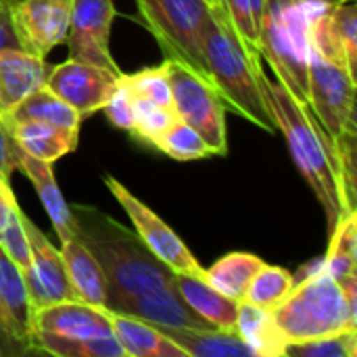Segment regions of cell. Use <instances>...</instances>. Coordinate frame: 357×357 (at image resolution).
I'll list each match as a JSON object with an SVG mask.
<instances>
[{
    "mask_svg": "<svg viewBox=\"0 0 357 357\" xmlns=\"http://www.w3.org/2000/svg\"><path fill=\"white\" fill-rule=\"evenodd\" d=\"M75 236L98 261L107 280V310L121 299L172 284L174 270L157 259L140 236L98 207L73 205Z\"/></svg>",
    "mask_w": 357,
    "mask_h": 357,
    "instance_id": "1",
    "label": "cell"
},
{
    "mask_svg": "<svg viewBox=\"0 0 357 357\" xmlns=\"http://www.w3.org/2000/svg\"><path fill=\"white\" fill-rule=\"evenodd\" d=\"M257 84L278 132L287 138L295 165L324 207L331 234L343 218L335 142L318 123L307 105L299 102L282 84L266 75L264 63L257 65Z\"/></svg>",
    "mask_w": 357,
    "mask_h": 357,
    "instance_id": "2",
    "label": "cell"
},
{
    "mask_svg": "<svg viewBox=\"0 0 357 357\" xmlns=\"http://www.w3.org/2000/svg\"><path fill=\"white\" fill-rule=\"evenodd\" d=\"M211 15L213 19L205 29L201 48L207 82L213 86L226 111H232L268 134L278 132L257 84V65L264 63L261 56L249 54L232 29L224 6H211Z\"/></svg>",
    "mask_w": 357,
    "mask_h": 357,
    "instance_id": "3",
    "label": "cell"
},
{
    "mask_svg": "<svg viewBox=\"0 0 357 357\" xmlns=\"http://www.w3.org/2000/svg\"><path fill=\"white\" fill-rule=\"evenodd\" d=\"M272 314L287 343L357 331V303L347 299L343 284L322 268V259L299 284L295 282L287 299Z\"/></svg>",
    "mask_w": 357,
    "mask_h": 357,
    "instance_id": "4",
    "label": "cell"
},
{
    "mask_svg": "<svg viewBox=\"0 0 357 357\" xmlns=\"http://www.w3.org/2000/svg\"><path fill=\"white\" fill-rule=\"evenodd\" d=\"M320 6L314 0H266L259 36L261 61L270 63L276 82L303 105L310 86V23Z\"/></svg>",
    "mask_w": 357,
    "mask_h": 357,
    "instance_id": "5",
    "label": "cell"
},
{
    "mask_svg": "<svg viewBox=\"0 0 357 357\" xmlns=\"http://www.w3.org/2000/svg\"><path fill=\"white\" fill-rule=\"evenodd\" d=\"M142 25L153 33L165 59L178 61L205 77L203 36L211 23L207 0H134ZM207 79V77H205Z\"/></svg>",
    "mask_w": 357,
    "mask_h": 357,
    "instance_id": "6",
    "label": "cell"
},
{
    "mask_svg": "<svg viewBox=\"0 0 357 357\" xmlns=\"http://www.w3.org/2000/svg\"><path fill=\"white\" fill-rule=\"evenodd\" d=\"M167 75L172 88L174 111L180 121L188 123L199 132V136L209 146L211 155H228V128H226V109L215 94L213 86L195 69L169 61Z\"/></svg>",
    "mask_w": 357,
    "mask_h": 357,
    "instance_id": "7",
    "label": "cell"
},
{
    "mask_svg": "<svg viewBox=\"0 0 357 357\" xmlns=\"http://www.w3.org/2000/svg\"><path fill=\"white\" fill-rule=\"evenodd\" d=\"M307 107L335 142L356 126V79L339 65L312 50Z\"/></svg>",
    "mask_w": 357,
    "mask_h": 357,
    "instance_id": "8",
    "label": "cell"
},
{
    "mask_svg": "<svg viewBox=\"0 0 357 357\" xmlns=\"http://www.w3.org/2000/svg\"><path fill=\"white\" fill-rule=\"evenodd\" d=\"M105 186L111 190V195L117 199V203L126 209L134 224V232L140 236V241L149 247V251L161 259L167 268L174 272H188L197 276H205V270L197 261V257L190 253V249L184 245V241L138 197H134L117 178L105 176Z\"/></svg>",
    "mask_w": 357,
    "mask_h": 357,
    "instance_id": "9",
    "label": "cell"
},
{
    "mask_svg": "<svg viewBox=\"0 0 357 357\" xmlns=\"http://www.w3.org/2000/svg\"><path fill=\"white\" fill-rule=\"evenodd\" d=\"M117 17L113 0H73L65 38L69 59L123 73L111 54V27Z\"/></svg>",
    "mask_w": 357,
    "mask_h": 357,
    "instance_id": "10",
    "label": "cell"
},
{
    "mask_svg": "<svg viewBox=\"0 0 357 357\" xmlns=\"http://www.w3.org/2000/svg\"><path fill=\"white\" fill-rule=\"evenodd\" d=\"M21 220H23V228H25L27 243H29V253H31L29 268L21 270L25 291L31 303V316L36 310L44 305L77 299L69 284L61 249H56L25 213H21Z\"/></svg>",
    "mask_w": 357,
    "mask_h": 357,
    "instance_id": "11",
    "label": "cell"
},
{
    "mask_svg": "<svg viewBox=\"0 0 357 357\" xmlns=\"http://www.w3.org/2000/svg\"><path fill=\"white\" fill-rule=\"evenodd\" d=\"M119 77L121 73H113L105 67L67 59L65 63L50 65L44 86L82 117H88L105 107L119 84Z\"/></svg>",
    "mask_w": 357,
    "mask_h": 357,
    "instance_id": "12",
    "label": "cell"
},
{
    "mask_svg": "<svg viewBox=\"0 0 357 357\" xmlns=\"http://www.w3.org/2000/svg\"><path fill=\"white\" fill-rule=\"evenodd\" d=\"M73 0H13V19L27 54L46 59L65 44Z\"/></svg>",
    "mask_w": 357,
    "mask_h": 357,
    "instance_id": "13",
    "label": "cell"
},
{
    "mask_svg": "<svg viewBox=\"0 0 357 357\" xmlns=\"http://www.w3.org/2000/svg\"><path fill=\"white\" fill-rule=\"evenodd\" d=\"M33 333H52L67 339L113 337L105 307H96L79 299L56 301L36 310L31 316V335Z\"/></svg>",
    "mask_w": 357,
    "mask_h": 357,
    "instance_id": "14",
    "label": "cell"
},
{
    "mask_svg": "<svg viewBox=\"0 0 357 357\" xmlns=\"http://www.w3.org/2000/svg\"><path fill=\"white\" fill-rule=\"evenodd\" d=\"M140 320H146L155 326H190V328H213L203 318H199L174 291V287H159L142 295L121 299L111 307Z\"/></svg>",
    "mask_w": 357,
    "mask_h": 357,
    "instance_id": "15",
    "label": "cell"
},
{
    "mask_svg": "<svg viewBox=\"0 0 357 357\" xmlns=\"http://www.w3.org/2000/svg\"><path fill=\"white\" fill-rule=\"evenodd\" d=\"M15 169L23 172L27 176V180L31 182V186L36 188V195H38L40 203L44 205L61 245L67 243L69 238H73L75 236V222L71 215V205H67V201H65V197H63V192L54 180L52 163L29 157L27 153H23L17 146Z\"/></svg>",
    "mask_w": 357,
    "mask_h": 357,
    "instance_id": "16",
    "label": "cell"
},
{
    "mask_svg": "<svg viewBox=\"0 0 357 357\" xmlns=\"http://www.w3.org/2000/svg\"><path fill=\"white\" fill-rule=\"evenodd\" d=\"M172 287L182 297V301L209 326L234 331L238 303L215 291L205 276L188 274V272H174Z\"/></svg>",
    "mask_w": 357,
    "mask_h": 357,
    "instance_id": "17",
    "label": "cell"
},
{
    "mask_svg": "<svg viewBox=\"0 0 357 357\" xmlns=\"http://www.w3.org/2000/svg\"><path fill=\"white\" fill-rule=\"evenodd\" d=\"M50 65L46 59L21 50L0 52V117L13 109L23 96L44 86Z\"/></svg>",
    "mask_w": 357,
    "mask_h": 357,
    "instance_id": "18",
    "label": "cell"
},
{
    "mask_svg": "<svg viewBox=\"0 0 357 357\" xmlns=\"http://www.w3.org/2000/svg\"><path fill=\"white\" fill-rule=\"evenodd\" d=\"M105 312L109 316L113 337L121 345L126 357H186L155 324L107 307Z\"/></svg>",
    "mask_w": 357,
    "mask_h": 357,
    "instance_id": "19",
    "label": "cell"
},
{
    "mask_svg": "<svg viewBox=\"0 0 357 357\" xmlns=\"http://www.w3.org/2000/svg\"><path fill=\"white\" fill-rule=\"evenodd\" d=\"M186 357H257L238 337L236 331L224 328H190V326H157Z\"/></svg>",
    "mask_w": 357,
    "mask_h": 357,
    "instance_id": "20",
    "label": "cell"
},
{
    "mask_svg": "<svg viewBox=\"0 0 357 357\" xmlns=\"http://www.w3.org/2000/svg\"><path fill=\"white\" fill-rule=\"evenodd\" d=\"M6 130L23 153L46 163H56L61 157L73 153L79 142V132L42 121H19L6 126Z\"/></svg>",
    "mask_w": 357,
    "mask_h": 357,
    "instance_id": "21",
    "label": "cell"
},
{
    "mask_svg": "<svg viewBox=\"0 0 357 357\" xmlns=\"http://www.w3.org/2000/svg\"><path fill=\"white\" fill-rule=\"evenodd\" d=\"M61 255H63L65 272H67V278L75 297L90 305L105 307L107 305V280L98 261L88 251V247L77 236H73L61 245Z\"/></svg>",
    "mask_w": 357,
    "mask_h": 357,
    "instance_id": "22",
    "label": "cell"
},
{
    "mask_svg": "<svg viewBox=\"0 0 357 357\" xmlns=\"http://www.w3.org/2000/svg\"><path fill=\"white\" fill-rule=\"evenodd\" d=\"M0 121L4 123V128L19 121H42L79 132L84 117L65 100H61L54 92H50L46 86H40L27 96H23L13 109H8L0 117Z\"/></svg>",
    "mask_w": 357,
    "mask_h": 357,
    "instance_id": "23",
    "label": "cell"
},
{
    "mask_svg": "<svg viewBox=\"0 0 357 357\" xmlns=\"http://www.w3.org/2000/svg\"><path fill=\"white\" fill-rule=\"evenodd\" d=\"M234 331L257 357H284V349L289 343L282 331L278 328L272 310L241 301Z\"/></svg>",
    "mask_w": 357,
    "mask_h": 357,
    "instance_id": "24",
    "label": "cell"
},
{
    "mask_svg": "<svg viewBox=\"0 0 357 357\" xmlns=\"http://www.w3.org/2000/svg\"><path fill=\"white\" fill-rule=\"evenodd\" d=\"M264 264L266 261L253 253L234 251L220 257L209 270H205V280L228 299L241 303L253 276L264 268Z\"/></svg>",
    "mask_w": 357,
    "mask_h": 357,
    "instance_id": "25",
    "label": "cell"
},
{
    "mask_svg": "<svg viewBox=\"0 0 357 357\" xmlns=\"http://www.w3.org/2000/svg\"><path fill=\"white\" fill-rule=\"evenodd\" d=\"M21 209L6 178H0V249L21 268H29L31 253L21 220Z\"/></svg>",
    "mask_w": 357,
    "mask_h": 357,
    "instance_id": "26",
    "label": "cell"
},
{
    "mask_svg": "<svg viewBox=\"0 0 357 357\" xmlns=\"http://www.w3.org/2000/svg\"><path fill=\"white\" fill-rule=\"evenodd\" d=\"M322 268L339 282L357 276V213H347L331 232V247L322 257Z\"/></svg>",
    "mask_w": 357,
    "mask_h": 357,
    "instance_id": "27",
    "label": "cell"
},
{
    "mask_svg": "<svg viewBox=\"0 0 357 357\" xmlns=\"http://www.w3.org/2000/svg\"><path fill=\"white\" fill-rule=\"evenodd\" d=\"M0 299L15 326L27 339H31V303L25 291L23 274L21 268L2 249H0Z\"/></svg>",
    "mask_w": 357,
    "mask_h": 357,
    "instance_id": "28",
    "label": "cell"
},
{
    "mask_svg": "<svg viewBox=\"0 0 357 357\" xmlns=\"http://www.w3.org/2000/svg\"><path fill=\"white\" fill-rule=\"evenodd\" d=\"M33 347L38 354L59 357H126L115 337L100 339H67L52 333H33Z\"/></svg>",
    "mask_w": 357,
    "mask_h": 357,
    "instance_id": "29",
    "label": "cell"
},
{
    "mask_svg": "<svg viewBox=\"0 0 357 357\" xmlns=\"http://www.w3.org/2000/svg\"><path fill=\"white\" fill-rule=\"evenodd\" d=\"M293 287H295V278L289 270L280 266L264 264V268L253 276L243 301L264 310H276L287 299Z\"/></svg>",
    "mask_w": 357,
    "mask_h": 357,
    "instance_id": "30",
    "label": "cell"
},
{
    "mask_svg": "<svg viewBox=\"0 0 357 357\" xmlns=\"http://www.w3.org/2000/svg\"><path fill=\"white\" fill-rule=\"evenodd\" d=\"M224 13L249 54L259 56V36L264 25L266 0H224Z\"/></svg>",
    "mask_w": 357,
    "mask_h": 357,
    "instance_id": "31",
    "label": "cell"
},
{
    "mask_svg": "<svg viewBox=\"0 0 357 357\" xmlns=\"http://www.w3.org/2000/svg\"><path fill=\"white\" fill-rule=\"evenodd\" d=\"M153 146L174 161H201L211 157V151L205 144V140L199 136V132L180 119H176L153 142Z\"/></svg>",
    "mask_w": 357,
    "mask_h": 357,
    "instance_id": "32",
    "label": "cell"
},
{
    "mask_svg": "<svg viewBox=\"0 0 357 357\" xmlns=\"http://www.w3.org/2000/svg\"><path fill=\"white\" fill-rule=\"evenodd\" d=\"M132 107H134L132 136L140 142L153 144L178 119V115L172 107H163V105H159L146 96L134 94V92H132Z\"/></svg>",
    "mask_w": 357,
    "mask_h": 357,
    "instance_id": "33",
    "label": "cell"
},
{
    "mask_svg": "<svg viewBox=\"0 0 357 357\" xmlns=\"http://www.w3.org/2000/svg\"><path fill=\"white\" fill-rule=\"evenodd\" d=\"M356 126L347 128V130L335 140L337 176H339V188H341L343 215L356 213Z\"/></svg>",
    "mask_w": 357,
    "mask_h": 357,
    "instance_id": "34",
    "label": "cell"
},
{
    "mask_svg": "<svg viewBox=\"0 0 357 357\" xmlns=\"http://www.w3.org/2000/svg\"><path fill=\"white\" fill-rule=\"evenodd\" d=\"M357 331H343L299 343H289L284 357H356Z\"/></svg>",
    "mask_w": 357,
    "mask_h": 357,
    "instance_id": "35",
    "label": "cell"
},
{
    "mask_svg": "<svg viewBox=\"0 0 357 357\" xmlns=\"http://www.w3.org/2000/svg\"><path fill=\"white\" fill-rule=\"evenodd\" d=\"M331 27L335 33V40L339 48L343 50L347 71L356 79V61H357V4L356 0H345L339 4H333L328 8Z\"/></svg>",
    "mask_w": 357,
    "mask_h": 357,
    "instance_id": "36",
    "label": "cell"
},
{
    "mask_svg": "<svg viewBox=\"0 0 357 357\" xmlns=\"http://www.w3.org/2000/svg\"><path fill=\"white\" fill-rule=\"evenodd\" d=\"M123 79L132 88L134 94L146 96L163 107L174 109L172 100V88H169V75H167V63L163 61L161 65L155 67H144L136 73H123Z\"/></svg>",
    "mask_w": 357,
    "mask_h": 357,
    "instance_id": "37",
    "label": "cell"
},
{
    "mask_svg": "<svg viewBox=\"0 0 357 357\" xmlns=\"http://www.w3.org/2000/svg\"><path fill=\"white\" fill-rule=\"evenodd\" d=\"M102 111L107 113L109 121H111L115 128H119V130H123V132L132 134V130H134L132 90H130L128 82L123 79V73H121V77H119L117 88L113 90V94H111V96H109V100L105 102Z\"/></svg>",
    "mask_w": 357,
    "mask_h": 357,
    "instance_id": "38",
    "label": "cell"
},
{
    "mask_svg": "<svg viewBox=\"0 0 357 357\" xmlns=\"http://www.w3.org/2000/svg\"><path fill=\"white\" fill-rule=\"evenodd\" d=\"M36 347L31 339H27L10 320L2 299H0V357L36 356Z\"/></svg>",
    "mask_w": 357,
    "mask_h": 357,
    "instance_id": "39",
    "label": "cell"
},
{
    "mask_svg": "<svg viewBox=\"0 0 357 357\" xmlns=\"http://www.w3.org/2000/svg\"><path fill=\"white\" fill-rule=\"evenodd\" d=\"M2 50H23L15 19H13V0H0V52Z\"/></svg>",
    "mask_w": 357,
    "mask_h": 357,
    "instance_id": "40",
    "label": "cell"
},
{
    "mask_svg": "<svg viewBox=\"0 0 357 357\" xmlns=\"http://www.w3.org/2000/svg\"><path fill=\"white\" fill-rule=\"evenodd\" d=\"M15 153H17V144L13 142L8 130L0 121V178L10 180L15 172Z\"/></svg>",
    "mask_w": 357,
    "mask_h": 357,
    "instance_id": "41",
    "label": "cell"
},
{
    "mask_svg": "<svg viewBox=\"0 0 357 357\" xmlns=\"http://www.w3.org/2000/svg\"><path fill=\"white\" fill-rule=\"evenodd\" d=\"M314 2H322V4H339V2H345V0H314Z\"/></svg>",
    "mask_w": 357,
    "mask_h": 357,
    "instance_id": "42",
    "label": "cell"
},
{
    "mask_svg": "<svg viewBox=\"0 0 357 357\" xmlns=\"http://www.w3.org/2000/svg\"><path fill=\"white\" fill-rule=\"evenodd\" d=\"M209 6H224V0H207Z\"/></svg>",
    "mask_w": 357,
    "mask_h": 357,
    "instance_id": "43",
    "label": "cell"
}]
</instances>
